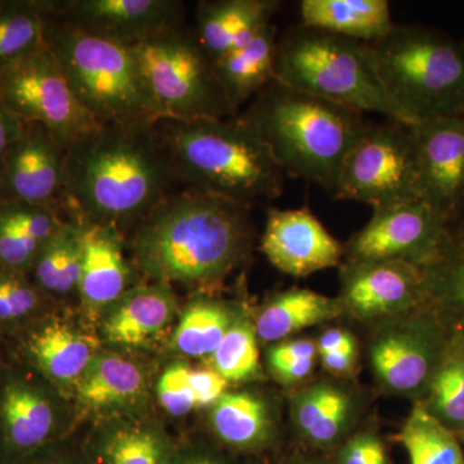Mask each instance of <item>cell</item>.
I'll list each match as a JSON object with an SVG mask.
<instances>
[{
  "instance_id": "42",
  "label": "cell",
  "mask_w": 464,
  "mask_h": 464,
  "mask_svg": "<svg viewBox=\"0 0 464 464\" xmlns=\"http://www.w3.org/2000/svg\"><path fill=\"white\" fill-rule=\"evenodd\" d=\"M169 464H237L231 454L217 444L198 439L179 438Z\"/></svg>"
},
{
  "instance_id": "31",
  "label": "cell",
  "mask_w": 464,
  "mask_h": 464,
  "mask_svg": "<svg viewBox=\"0 0 464 464\" xmlns=\"http://www.w3.org/2000/svg\"><path fill=\"white\" fill-rule=\"evenodd\" d=\"M342 311L340 298H329L308 289L285 290L259 310L256 335L264 343L283 341L308 326L334 319Z\"/></svg>"
},
{
  "instance_id": "41",
  "label": "cell",
  "mask_w": 464,
  "mask_h": 464,
  "mask_svg": "<svg viewBox=\"0 0 464 464\" xmlns=\"http://www.w3.org/2000/svg\"><path fill=\"white\" fill-rule=\"evenodd\" d=\"M8 464H88V462L85 459L78 432L72 438L38 449Z\"/></svg>"
},
{
  "instance_id": "23",
  "label": "cell",
  "mask_w": 464,
  "mask_h": 464,
  "mask_svg": "<svg viewBox=\"0 0 464 464\" xmlns=\"http://www.w3.org/2000/svg\"><path fill=\"white\" fill-rule=\"evenodd\" d=\"M371 362L383 389L393 393H413L431 374L433 346L422 329L413 324H398L375 337Z\"/></svg>"
},
{
  "instance_id": "34",
  "label": "cell",
  "mask_w": 464,
  "mask_h": 464,
  "mask_svg": "<svg viewBox=\"0 0 464 464\" xmlns=\"http://www.w3.org/2000/svg\"><path fill=\"white\" fill-rule=\"evenodd\" d=\"M411 464H464L456 436L422 404H417L399 435Z\"/></svg>"
},
{
  "instance_id": "24",
  "label": "cell",
  "mask_w": 464,
  "mask_h": 464,
  "mask_svg": "<svg viewBox=\"0 0 464 464\" xmlns=\"http://www.w3.org/2000/svg\"><path fill=\"white\" fill-rule=\"evenodd\" d=\"M282 7L277 0H210L197 9L194 33L201 47L218 58L248 44Z\"/></svg>"
},
{
  "instance_id": "38",
  "label": "cell",
  "mask_w": 464,
  "mask_h": 464,
  "mask_svg": "<svg viewBox=\"0 0 464 464\" xmlns=\"http://www.w3.org/2000/svg\"><path fill=\"white\" fill-rule=\"evenodd\" d=\"M427 268L430 293H441L464 313V222L453 237L447 228L438 258Z\"/></svg>"
},
{
  "instance_id": "44",
  "label": "cell",
  "mask_w": 464,
  "mask_h": 464,
  "mask_svg": "<svg viewBox=\"0 0 464 464\" xmlns=\"http://www.w3.org/2000/svg\"><path fill=\"white\" fill-rule=\"evenodd\" d=\"M317 347L313 341L297 340L284 342L271 347L267 353L268 368L286 364L306 357H315Z\"/></svg>"
},
{
  "instance_id": "18",
  "label": "cell",
  "mask_w": 464,
  "mask_h": 464,
  "mask_svg": "<svg viewBox=\"0 0 464 464\" xmlns=\"http://www.w3.org/2000/svg\"><path fill=\"white\" fill-rule=\"evenodd\" d=\"M420 197L447 224L464 213V114L413 125Z\"/></svg>"
},
{
  "instance_id": "30",
  "label": "cell",
  "mask_w": 464,
  "mask_h": 464,
  "mask_svg": "<svg viewBox=\"0 0 464 464\" xmlns=\"http://www.w3.org/2000/svg\"><path fill=\"white\" fill-rule=\"evenodd\" d=\"M81 273V226L65 221L39 253L29 276L57 306L78 310Z\"/></svg>"
},
{
  "instance_id": "10",
  "label": "cell",
  "mask_w": 464,
  "mask_h": 464,
  "mask_svg": "<svg viewBox=\"0 0 464 464\" xmlns=\"http://www.w3.org/2000/svg\"><path fill=\"white\" fill-rule=\"evenodd\" d=\"M332 197L373 208L420 199L413 125L368 121L348 152Z\"/></svg>"
},
{
  "instance_id": "9",
  "label": "cell",
  "mask_w": 464,
  "mask_h": 464,
  "mask_svg": "<svg viewBox=\"0 0 464 464\" xmlns=\"http://www.w3.org/2000/svg\"><path fill=\"white\" fill-rule=\"evenodd\" d=\"M74 406L33 368L0 362V464H8L79 432Z\"/></svg>"
},
{
  "instance_id": "51",
  "label": "cell",
  "mask_w": 464,
  "mask_h": 464,
  "mask_svg": "<svg viewBox=\"0 0 464 464\" xmlns=\"http://www.w3.org/2000/svg\"><path fill=\"white\" fill-rule=\"evenodd\" d=\"M462 47H463V50H464V43H463V44H462Z\"/></svg>"
},
{
  "instance_id": "26",
  "label": "cell",
  "mask_w": 464,
  "mask_h": 464,
  "mask_svg": "<svg viewBox=\"0 0 464 464\" xmlns=\"http://www.w3.org/2000/svg\"><path fill=\"white\" fill-rule=\"evenodd\" d=\"M65 221L52 208L0 203V270L29 275L39 253Z\"/></svg>"
},
{
  "instance_id": "15",
  "label": "cell",
  "mask_w": 464,
  "mask_h": 464,
  "mask_svg": "<svg viewBox=\"0 0 464 464\" xmlns=\"http://www.w3.org/2000/svg\"><path fill=\"white\" fill-rule=\"evenodd\" d=\"M181 307L172 285L143 280L100 316L97 333L105 348L145 355L167 347Z\"/></svg>"
},
{
  "instance_id": "3",
  "label": "cell",
  "mask_w": 464,
  "mask_h": 464,
  "mask_svg": "<svg viewBox=\"0 0 464 464\" xmlns=\"http://www.w3.org/2000/svg\"><path fill=\"white\" fill-rule=\"evenodd\" d=\"M179 185L252 208L283 194L286 174L243 116L155 124Z\"/></svg>"
},
{
  "instance_id": "8",
  "label": "cell",
  "mask_w": 464,
  "mask_h": 464,
  "mask_svg": "<svg viewBox=\"0 0 464 464\" xmlns=\"http://www.w3.org/2000/svg\"><path fill=\"white\" fill-rule=\"evenodd\" d=\"M130 48L161 119L199 121L237 115L215 63L183 21L152 33Z\"/></svg>"
},
{
  "instance_id": "25",
  "label": "cell",
  "mask_w": 464,
  "mask_h": 464,
  "mask_svg": "<svg viewBox=\"0 0 464 464\" xmlns=\"http://www.w3.org/2000/svg\"><path fill=\"white\" fill-rule=\"evenodd\" d=\"M209 409L210 432L216 444L228 453H256L273 440V409L258 393L227 391Z\"/></svg>"
},
{
  "instance_id": "6",
  "label": "cell",
  "mask_w": 464,
  "mask_h": 464,
  "mask_svg": "<svg viewBox=\"0 0 464 464\" xmlns=\"http://www.w3.org/2000/svg\"><path fill=\"white\" fill-rule=\"evenodd\" d=\"M275 81L355 111L414 125L390 99L364 43L304 25L277 36Z\"/></svg>"
},
{
  "instance_id": "27",
  "label": "cell",
  "mask_w": 464,
  "mask_h": 464,
  "mask_svg": "<svg viewBox=\"0 0 464 464\" xmlns=\"http://www.w3.org/2000/svg\"><path fill=\"white\" fill-rule=\"evenodd\" d=\"M241 315L239 304L212 295H197L181 307L166 350L174 359L207 360Z\"/></svg>"
},
{
  "instance_id": "48",
  "label": "cell",
  "mask_w": 464,
  "mask_h": 464,
  "mask_svg": "<svg viewBox=\"0 0 464 464\" xmlns=\"http://www.w3.org/2000/svg\"><path fill=\"white\" fill-rule=\"evenodd\" d=\"M320 356H322L324 368L333 374H348L355 368L356 353L337 351V353H325V355Z\"/></svg>"
},
{
  "instance_id": "2",
  "label": "cell",
  "mask_w": 464,
  "mask_h": 464,
  "mask_svg": "<svg viewBox=\"0 0 464 464\" xmlns=\"http://www.w3.org/2000/svg\"><path fill=\"white\" fill-rule=\"evenodd\" d=\"M177 185L155 124L101 127L67 150L63 215L127 237Z\"/></svg>"
},
{
  "instance_id": "37",
  "label": "cell",
  "mask_w": 464,
  "mask_h": 464,
  "mask_svg": "<svg viewBox=\"0 0 464 464\" xmlns=\"http://www.w3.org/2000/svg\"><path fill=\"white\" fill-rule=\"evenodd\" d=\"M431 406L440 422L464 424V351L451 353L432 375Z\"/></svg>"
},
{
  "instance_id": "43",
  "label": "cell",
  "mask_w": 464,
  "mask_h": 464,
  "mask_svg": "<svg viewBox=\"0 0 464 464\" xmlns=\"http://www.w3.org/2000/svg\"><path fill=\"white\" fill-rule=\"evenodd\" d=\"M190 383L200 408H210L227 392L228 383L209 368L191 369Z\"/></svg>"
},
{
  "instance_id": "22",
  "label": "cell",
  "mask_w": 464,
  "mask_h": 464,
  "mask_svg": "<svg viewBox=\"0 0 464 464\" xmlns=\"http://www.w3.org/2000/svg\"><path fill=\"white\" fill-rule=\"evenodd\" d=\"M183 8L177 0H51L57 16L128 47L182 23Z\"/></svg>"
},
{
  "instance_id": "46",
  "label": "cell",
  "mask_w": 464,
  "mask_h": 464,
  "mask_svg": "<svg viewBox=\"0 0 464 464\" xmlns=\"http://www.w3.org/2000/svg\"><path fill=\"white\" fill-rule=\"evenodd\" d=\"M314 366H315V357H306V359L295 360V362L268 369L274 377L282 383L295 384L306 380L308 375L313 373Z\"/></svg>"
},
{
  "instance_id": "5",
  "label": "cell",
  "mask_w": 464,
  "mask_h": 464,
  "mask_svg": "<svg viewBox=\"0 0 464 464\" xmlns=\"http://www.w3.org/2000/svg\"><path fill=\"white\" fill-rule=\"evenodd\" d=\"M44 43L76 99L101 127L154 125L160 121L132 48L57 16L51 0Z\"/></svg>"
},
{
  "instance_id": "50",
  "label": "cell",
  "mask_w": 464,
  "mask_h": 464,
  "mask_svg": "<svg viewBox=\"0 0 464 464\" xmlns=\"http://www.w3.org/2000/svg\"><path fill=\"white\" fill-rule=\"evenodd\" d=\"M3 359V338L0 337V362H2Z\"/></svg>"
},
{
  "instance_id": "47",
  "label": "cell",
  "mask_w": 464,
  "mask_h": 464,
  "mask_svg": "<svg viewBox=\"0 0 464 464\" xmlns=\"http://www.w3.org/2000/svg\"><path fill=\"white\" fill-rule=\"evenodd\" d=\"M316 347L320 355L337 353V351L356 353V343L353 335L348 334L347 332L340 331V329H329V331L323 333Z\"/></svg>"
},
{
  "instance_id": "36",
  "label": "cell",
  "mask_w": 464,
  "mask_h": 464,
  "mask_svg": "<svg viewBox=\"0 0 464 464\" xmlns=\"http://www.w3.org/2000/svg\"><path fill=\"white\" fill-rule=\"evenodd\" d=\"M257 341L255 323L241 317L206 360L208 368L230 384L255 380L261 369Z\"/></svg>"
},
{
  "instance_id": "7",
  "label": "cell",
  "mask_w": 464,
  "mask_h": 464,
  "mask_svg": "<svg viewBox=\"0 0 464 464\" xmlns=\"http://www.w3.org/2000/svg\"><path fill=\"white\" fill-rule=\"evenodd\" d=\"M365 45L384 91L411 123L464 114L462 45L417 25H395Z\"/></svg>"
},
{
  "instance_id": "1",
  "label": "cell",
  "mask_w": 464,
  "mask_h": 464,
  "mask_svg": "<svg viewBox=\"0 0 464 464\" xmlns=\"http://www.w3.org/2000/svg\"><path fill=\"white\" fill-rule=\"evenodd\" d=\"M249 210L204 192H174L125 237L128 253L145 282L216 288L248 258Z\"/></svg>"
},
{
  "instance_id": "21",
  "label": "cell",
  "mask_w": 464,
  "mask_h": 464,
  "mask_svg": "<svg viewBox=\"0 0 464 464\" xmlns=\"http://www.w3.org/2000/svg\"><path fill=\"white\" fill-rule=\"evenodd\" d=\"M261 250L282 273L304 277L340 265L344 248L310 208L267 212Z\"/></svg>"
},
{
  "instance_id": "13",
  "label": "cell",
  "mask_w": 464,
  "mask_h": 464,
  "mask_svg": "<svg viewBox=\"0 0 464 464\" xmlns=\"http://www.w3.org/2000/svg\"><path fill=\"white\" fill-rule=\"evenodd\" d=\"M447 228V222L422 199L374 208L368 225L344 246V256L347 262L406 261L430 267Z\"/></svg>"
},
{
  "instance_id": "35",
  "label": "cell",
  "mask_w": 464,
  "mask_h": 464,
  "mask_svg": "<svg viewBox=\"0 0 464 464\" xmlns=\"http://www.w3.org/2000/svg\"><path fill=\"white\" fill-rule=\"evenodd\" d=\"M56 307L29 275L0 270V337H8Z\"/></svg>"
},
{
  "instance_id": "28",
  "label": "cell",
  "mask_w": 464,
  "mask_h": 464,
  "mask_svg": "<svg viewBox=\"0 0 464 464\" xmlns=\"http://www.w3.org/2000/svg\"><path fill=\"white\" fill-rule=\"evenodd\" d=\"M299 14L302 25L365 44L395 26L387 0H302Z\"/></svg>"
},
{
  "instance_id": "49",
  "label": "cell",
  "mask_w": 464,
  "mask_h": 464,
  "mask_svg": "<svg viewBox=\"0 0 464 464\" xmlns=\"http://www.w3.org/2000/svg\"><path fill=\"white\" fill-rule=\"evenodd\" d=\"M298 464H324L322 462H317V460H304V462Z\"/></svg>"
},
{
  "instance_id": "32",
  "label": "cell",
  "mask_w": 464,
  "mask_h": 464,
  "mask_svg": "<svg viewBox=\"0 0 464 464\" xmlns=\"http://www.w3.org/2000/svg\"><path fill=\"white\" fill-rule=\"evenodd\" d=\"M353 409L346 390L320 382L299 392L293 402V418L310 444L328 448L346 433Z\"/></svg>"
},
{
  "instance_id": "40",
  "label": "cell",
  "mask_w": 464,
  "mask_h": 464,
  "mask_svg": "<svg viewBox=\"0 0 464 464\" xmlns=\"http://www.w3.org/2000/svg\"><path fill=\"white\" fill-rule=\"evenodd\" d=\"M337 464H392L382 440L373 432H360L338 453Z\"/></svg>"
},
{
  "instance_id": "33",
  "label": "cell",
  "mask_w": 464,
  "mask_h": 464,
  "mask_svg": "<svg viewBox=\"0 0 464 464\" xmlns=\"http://www.w3.org/2000/svg\"><path fill=\"white\" fill-rule=\"evenodd\" d=\"M50 0H0V72L44 44Z\"/></svg>"
},
{
  "instance_id": "14",
  "label": "cell",
  "mask_w": 464,
  "mask_h": 464,
  "mask_svg": "<svg viewBox=\"0 0 464 464\" xmlns=\"http://www.w3.org/2000/svg\"><path fill=\"white\" fill-rule=\"evenodd\" d=\"M155 366L143 355L102 350L75 384L72 402L79 426L154 408Z\"/></svg>"
},
{
  "instance_id": "20",
  "label": "cell",
  "mask_w": 464,
  "mask_h": 464,
  "mask_svg": "<svg viewBox=\"0 0 464 464\" xmlns=\"http://www.w3.org/2000/svg\"><path fill=\"white\" fill-rule=\"evenodd\" d=\"M79 226L82 273L78 311L96 328L100 316L124 293L143 280L127 255L123 232L112 226Z\"/></svg>"
},
{
  "instance_id": "16",
  "label": "cell",
  "mask_w": 464,
  "mask_h": 464,
  "mask_svg": "<svg viewBox=\"0 0 464 464\" xmlns=\"http://www.w3.org/2000/svg\"><path fill=\"white\" fill-rule=\"evenodd\" d=\"M343 310L362 320L401 315L430 295L429 268L406 261L346 262L341 268Z\"/></svg>"
},
{
  "instance_id": "17",
  "label": "cell",
  "mask_w": 464,
  "mask_h": 464,
  "mask_svg": "<svg viewBox=\"0 0 464 464\" xmlns=\"http://www.w3.org/2000/svg\"><path fill=\"white\" fill-rule=\"evenodd\" d=\"M67 149L45 128L25 123L0 167V203L52 208L63 216Z\"/></svg>"
},
{
  "instance_id": "4",
  "label": "cell",
  "mask_w": 464,
  "mask_h": 464,
  "mask_svg": "<svg viewBox=\"0 0 464 464\" xmlns=\"http://www.w3.org/2000/svg\"><path fill=\"white\" fill-rule=\"evenodd\" d=\"M241 116L261 134L286 177L315 183L331 195L368 124L362 112L277 81L250 101Z\"/></svg>"
},
{
  "instance_id": "45",
  "label": "cell",
  "mask_w": 464,
  "mask_h": 464,
  "mask_svg": "<svg viewBox=\"0 0 464 464\" xmlns=\"http://www.w3.org/2000/svg\"><path fill=\"white\" fill-rule=\"evenodd\" d=\"M23 121L17 118L0 99V167L7 157L9 150L17 142L24 132Z\"/></svg>"
},
{
  "instance_id": "11",
  "label": "cell",
  "mask_w": 464,
  "mask_h": 464,
  "mask_svg": "<svg viewBox=\"0 0 464 464\" xmlns=\"http://www.w3.org/2000/svg\"><path fill=\"white\" fill-rule=\"evenodd\" d=\"M0 99L20 121L45 128L67 150L101 128L45 43L0 72Z\"/></svg>"
},
{
  "instance_id": "12",
  "label": "cell",
  "mask_w": 464,
  "mask_h": 464,
  "mask_svg": "<svg viewBox=\"0 0 464 464\" xmlns=\"http://www.w3.org/2000/svg\"><path fill=\"white\" fill-rule=\"evenodd\" d=\"M102 348L97 329L67 307L53 308L3 338L8 356L38 372L70 401L75 384Z\"/></svg>"
},
{
  "instance_id": "39",
  "label": "cell",
  "mask_w": 464,
  "mask_h": 464,
  "mask_svg": "<svg viewBox=\"0 0 464 464\" xmlns=\"http://www.w3.org/2000/svg\"><path fill=\"white\" fill-rule=\"evenodd\" d=\"M191 369L185 360L174 359L155 380V404L173 420H181L199 409L190 383Z\"/></svg>"
},
{
  "instance_id": "29",
  "label": "cell",
  "mask_w": 464,
  "mask_h": 464,
  "mask_svg": "<svg viewBox=\"0 0 464 464\" xmlns=\"http://www.w3.org/2000/svg\"><path fill=\"white\" fill-rule=\"evenodd\" d=\"M276 27L270 24L248 44L215 61L217 75L235 112L276 79Z\"/></svg>"
},
{
  "instance_id": "19",
  "label": "cell",
  "mask_w": 464,
  "mask_h": 464,
  "mask_svg": "<svg viewBox=\"0 0 464 464\" xmlns=\"http://www.w3.org/2000/svg\"><path fill=\"white\" fill-rule=\"evenodd\" d=\"M84 426L79 436L88 464H169L179 442L155 408Z\"/></svg>"
}]
</instances>
